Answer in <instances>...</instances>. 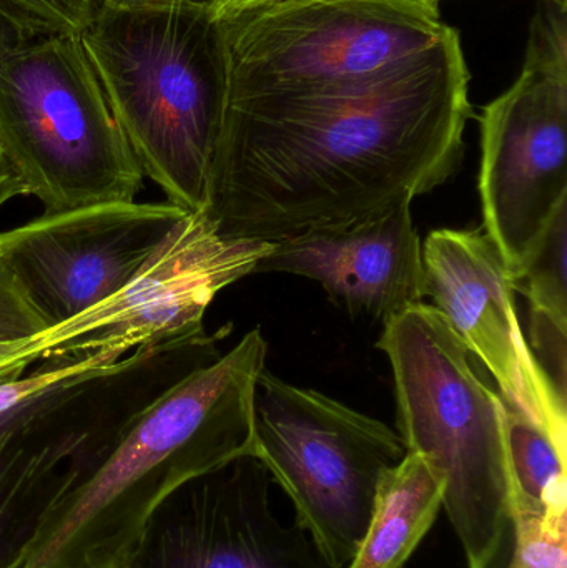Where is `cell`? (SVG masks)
<instances>
[{
	"mask_svg": "<svg viewBox=\"0 0 567 568\" xmlns=\"http://www.w3.org/2000/svg\"><path fill=\"white\" fill-rule=\"evenodd\" d=\"M203 361L192 337L145 344L0 414V568L26 566L140 413Z\"/></svg>",
	"mask_w": 567,
	"mask_h": 568,
	"instance_id": "obj_4",
	"label": "cell"
},
{
	"mask_svg": "<svg viewBox=\"0 0 567 568\" xmlns=\"http://www.w3.org/2000/svg\"><path fill=\"white\" fill-rule=\"evenodd\" d=\"M468 83L449 27L350 87L229 100L203 210L229 239L276 243L412 203L462 165Z\"/></svg>",
	"mask_w": 567,
	"mask_h": 568,
	"instance_id": "obj_1",
	"label": "cell"
},
{
	"mask_svg": "<svg viewBox=\"0 0 567 568\" xmlns=\"http://www.w3.org/2000/svg\"><path fill=\"white\" fill-rule=\"evenodd\" d=\"M423 268L425 296L488 367L506 406L567 446L566 396L523 334L513 278L492 240L479 230H435L423 243Z\"/></svg>",
	"mask_w": 567,
	"mask_h": 568,
	"instance_id": "obj_13",
	"label": "cell"
},
{
	"mask_svg": "<svg viewBox=\"0 0 567 568\" xmlns=\"http://www.w3.org/2000/svg\"><path fill=\"white\" fill-rule=\"evenodd\" d=\"M506 439L513 516H566L567 446L509 407Z\"/></svg>",
	"mask_w": 567,
	"mask_h": 568,
	"instance_id": "obj_17",
	"label": "cell"
},
{
	"mask_svg": "<svg viewBox=\"0 0 567 568\" xmlns=\"http://www.w3.org/2000/svg\"><path fill=\"white\" fill-rule=\"evenodd\" d=\"M445 479L426 457L406 453L378 493L365 539L348 568H403L438 519Z\"/></svg>",
	"mask_w": 567,
	"mask_h": 568,
	"instance_id": "obj_15",
	"label": "cell"
},
{
	"mask_svg": "<svg viewBox=\"0 0 567 568\" xmlns=\"http://www.w3.org/2000/svg\"><path fill=\"white\" fill-rule=\"evenodd\" d=\"M40 361L33 337L0 341V381L12 379Z\"/></svg>",
	"mask_w": 567,
	"mask_h": 568,
	"instance_id": "obj_22",
	"label": "cell"
},
{
	"mask_svg": "<svg viewBox=\"0 0 567 568\" xmlns=\"http://www.w3.org/2000/svg\"><path fill=\"white\" fill-rule=\"evenodd\" d=\"M259 327L190 371L123 434L92 479L47 523L23 568H120L156 507L183 484L253 454L265 369Z\"/></svg>",
	"mask_w": 567,
	"mask_h": 568,
	"instance_id": "obj_2",
	"label": "cell"
},
{
	"mask_svg": "<svg viewBox=\"0 0 567 568\" xmlns=\"http://www.w3.org/2000/svg\"><path fill=\"white\" fill-rule=\"evenodd\" d=\"M567 202L526 255L513 287L529 303V347L556 389L566 396Z\"/></svg>",
	"mask_w": 567,
	"mask_h": 568,
	"instance_id": "obj_16",
	"label": "cell"
},
{
	"mask_svg": "<svg viewBox=\"0 0 567 568\" xmlns=\"http://www.w3.org/2000/svg\"><path fill=\"white\" fill-rule=\"evenodd\" d=\"M185 215L135 200L43 212L0 232V258L49 327L59 326L125 287Z\"/></svg>",
	"mask_w": 567,
	"mask_h": 568,
	"instance_id": "obj_11",
	"label": "cell"
},
{
	"mask_svg": "<svg viewBox=\"0 0 567 568\" xmlns=\"http://www.w3.org/2000/svg\"><path fill=\"white\" fill-rule=\"evenodd\" d=\"M49 327L0 258V341L36 337Z\"/></svg>",
	"mask_w": 567,
	"mask_h": 568,
	"instance_id": "obj_21",
	"label": "cell"
},
{
	"mask_svg": "<svg viewBox=\"0 0 567 568\" xmlns=\"http://www.w3.org/2000/svg\"><path fill=\"white\" fill-rule=\"evenodd\" d=\"M79 33L143 176L172 205L205 209L229 105L222 20L200 7L100 3Z\"/></svg>",
	"mask_w": 567,
	"mask_h": 568,
	"instance_id": "obj_3",
	"label": "cell"
},
{
	"mask_svg": "<svg viewBox=\"0 0 567 568\" xmlns=\"http://www.w3.org/2000/svg\"><path fill=\"white\" fill-rule=\"evenodd\" d=\"M549 2L559 3V6H565L566 0H549Z\"/></svg>",
	"mask_w": 567,
	"mask_h": 568,
	"instance_id": "obj_27",
	"label": "cell"
},
{
	"mask_svg": "<svg viewBox=\"0 0 567 568\" xmlns=\"http://www.w3.org/2000/svg\"><path fill=\"white\" fill-rule=\"evenodd\" d=\"M273 2H276V0H219L216 6L213 7L212 13L216 19L225 22V20L235 19V17L262 9V7L270 6Z\"/></svg>",
	"mask_w": 567,
	"mask_h": 568,
	"instance_id": "obj_25",
	"label": "cell"
},
{
	"mask_svg": "<svg viewBox=\"0 0 567 568\" xmlns=\"http://www.w3.org/2000/svg\"><path fill=\"white\" fill-rule=\"evenodd\" d=\"M567 516L509 517L476 568H567Z\"/></svg>",
	"mask_w": 567,
	"mask_h": 568,
	"instance_id": "obj_18",
	"label": "cell"
},
{
	"mask_svg": "<svg viewBox=\"0 0 567 568\" xmlns=\"http://www.w3.org/2000/svg\"><path fill=\"white\" fill-rule=\"evenodd\" d=\"M0 150L45 212L133 202L142 189L80 33L0 50Z\"/></svg>",
	"mask_w": 567,
	"mask_h": 568,
	"instance_id": "obj_6",
	"label": "cell"
},
{
	"mask_svg": "<svg viewBox=\"0 0 567 568\" xmlns=\"http://www.w3.org/2000/svg\"><path fill=\"white\" fill-rule=\"evenodd\" d=\"M275 243L229 239L205 210L186 212L125 287L97 306L33 337L40 359L145 344L203 333L216 294L245 276Z\"/></svg>",
	"mask_w": 567,
	"mask_h": 568,
	"instance_id": "obj_10",
	"label": "cell"
},
{
	"mask_svg": "<svg viewBox=\"0 0 567 568\" xmlns=\"http://www.w3.org/2000/svg\"><path fill=\"white\" fill-rule=\"evenodd\" d=\"M229 100L315 95L435 45L439 0H276L223 22Z\"/></svg>",
	"mask_w": 567,
	"mask_h": 568,
	"instance_id": "obj_8",
	"label": "cell"
},
{
	"mask_svg": "<svg viewBox=\"0 0 567 568\" xmlns=\"http://www.w3.org/2000/svg\"><path fill=\"white\" fill-rule=\"evenodd\" d=\"M26 195V189L0 150V210L13 199Z\"/></svg>",
	"mask_w": 567,
	"mask_h": 568,
	"instance_id": "obj_24",
	"label": "cell"
},
{
	"mask_svg": "<svg viewBox=\"0 0 567 568\" xmlns=\"http://www.w3.org/2000/svg\"><path fill=\"white\" fill-rule=\"evenodd\" d=\"M100 0H0V20L20 40L79 33Z\"/></svg>",
	"mask_w": 567,
	"mask_h": 568,
	"instance_id": "obj_19",
	"label": "cell"
},
{
	"mask_svg": "<svg viewBox=\"0 0 567 568\" xmlns=\"http://www.w3.org/2000/svg\"><path fill=\"white\" fill-rule=\"evenodd\" d=\"M272 477L245 456L170 494L120 568H336L272 506Z\"/></svg>",
	"mask_w": 567,
	"mask_h": 568,
	"instance_id": "obj_12",
	"label": "cell"
},
{
	"mask_svg": "<svg viewBox=\"0 0 567 568\" xmlns=\"http://www.w3.org/2000/svg\"><path fill=\"white\" fill-rule=\"evenodd\" d=\"M376 347L392 366L399 439L445 479L443 509L476 568L512 517L508 406L432 304L386 321Z\"/></svg>",
	"mask_w": 567,
	"mask_h": 568,
	"instance_id": "obj_5",
	"label": "cell"
},
{
	"mask_svg": "<svg viewBox=\"0 0 567 568\" xmlns=\"http://www.w3.org/2000/svg\"><path fill=\"white\" fill-rule=\"evenodd\" d=\"M566 29V7L545 0L518 80L479 116L483 232L513 280L567 202Z\"/></svg>",
	"mask_w": 567,
	"mask_h": 568,
	"instance_id": "obj_9",
	"label": "cell"
},
{
	"mask_svg": "<svg viewBox=\"0 0 567 568\" xmlns=\"http://www.w3.org/2000/svg\"><path fill=\"white\" fill-rule=\"evenodd\" d=\"M313 280L352 317L386 321L425 300L423 245L412 203L346 229L282 240L255 273Z\"/></svg>",
	"mask_w": 567,
	"mask_h": 568,
	"instance_id": "obj_14",
	"label": "cell"
},
{
	"mask_svg": "<svg viewBox=\"0 0 567 568\" xmlns=\"http://www.w3.org/2000/svg\"><path fill=\"white\" fill-rule=\"evenodd\" d=\"M219 0H100L113 9H162V7L189 6L213 10Z\"/></svg>",
	"mask_w": 567,
	"mask_h": 568,
	"instance_id": "obj_23",
	"label": "cell"
},
{
	"mask_svg": "<svg viewBox=\"0 0 567 568\" xmlns=\"http://www.w3.org/2000/svg\"><path fill=\"white\" fill-rule=\"evenodd\" d=\"M19 42H22V40L16 36V32L9 26H6L0 20V50L6 49V47L16 45Z\"/></svg>",
	"mask_w": 567,
	"mask_h": 568,
	"instance_id": "obj_26",
	"label": "cell"
},
{
	"mask_svg": "<svg viewBox=\"0 0 567 568\" xmlns=\"http://www.w3.org/2000/svg\"><path fill=\"white\" fill-rule=\"evenodd\" d=\"M405 456L382 420L270 371L260 374L252 457L292 500L293 523L336 568L355 559L376 493Z\"/></svg>",
	"mask_w": 567,
	"mask_h": 568,
	"instance_id": "obj_7",
	"label": "cell"
},
{
	"mask_svg": "<svg viewBox=\"0 0 567 568\" xmlns=\"http://www.w3.org/2000/svg\"><path fill=\"white\" fill-rule=\"evenodd\" d=\"M126 356L117 347L95 351V353L60 354L42 359L40 366L27 369L12 379L0 381V414L9 413L13 407L32 399L37 394L50 389L70 377L80 376L89 371L115 364Z\"/></svg>",
	"mask_w": 567,
	"mask_h": 568,
	"instance_id": "obj_20",
	"label": "cell"
}]
</instances>
